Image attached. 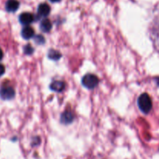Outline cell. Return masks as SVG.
<instances>
[{
    "mask_svg": "<svg viewBox=\"0 0 159 159\" xmlns=\"http://www.w3.org/2000/svg\"><path fill=\"white\" fill-rule=\"evenodd\" d=\"M138 105L141 112L148 113L152 109V101L151 97L147 93H143L138 99Z\"/></svg>",
    "mask_w": 159,
    "mask_h": 159,
    "instance_id": "1",
    "label": "cell"
},
{
    "mask_svg": "<svg viewBox=\"0 0 159 159\" xmlns=\"http://www.w3.org/2000/svg\"><path fill=\"white\" fill-rule=\"evenodd\" d=\"M82 84L84 87L89 89H93L99 84V79L97 76L93 74H87L83 76L82 79Z\"/></svg>",
    "mask_w": 159,
    "mask_h": 159,
    "instance_id": "2",
    "label": "cell"
},
{
    "mask_svg": "<svg viewBox=\"0 0 159 159\" xmlns=\"http://www.w3.org/2000/svg\"><path fill=\"white\" fill-rule=\"evenodd\" d=\"M15 96V90L11 86H3L0 89V98L4 100H10Z\"/></svg>",
    "mask_w": 159,
    "mask_h": 159,
    "instance_id": "3",
    "label": "cell"
},
{
    "mask_svg": "<svg viewBox=\"0 0 159 159\" xmlns=\"http://www.w3.org/2000/svg\"><path fill=\"white\" fill-rule=\"evenodd\" d=\"M34 20V15L30 13V12H23V13L20 14V17H19V21H20V23L21 24L24 25V26H29L30 23H33Z\"/></svg>",
    "mask_w": 159,
    "mask_h": 159,
    "instance_id": "4",
    "label": "cell"
},
{
    "mask_svg": "<svg viewBox=\"0 0 159 159\" xmlns=\"http://www.w3.org/2000/svg\"><path fill=\"white\" fill-rule=\"evenodd\" d=\"M61 123L63 124H70L74 120V114L71 111L66 110L61 116Z\"/></svg>",
    "mask_w": 159,
    "mask_h": 159,
    "instance_id": "5",
    "label": "cell"
},
{
    "mask_svg": "<svg viewBox=\"0 0 159 159\" xmlns=\"http://www.w3.org/2000/svg\"><path fill=\"white\" fill-rule=\"evenodd\" d=\"M50 89L56 93H61L65 89V83L62 81H54L50 85Z\"/></svg>",
    "mask_w": 159,
    "mask_h": 159,
    "instance_id": "6",
    "label": "cell"
},
{
    "mask_svg": "<svg viewBox=\"0 0 159 159\" xmlns=\"http://www.w3.org/2000/svg\"><path fill=\"white\" fill-rule=\"evenodd\" d=\"M20 7V2L17 0H8L6 4V9L9 12H15Z\"/></svg>",
    "mask_w": 159,
    "mask_h": 159,
    "instance_id": "7",
    "label": "cell"
},
{
    "mask_svg": "<svg viewBox=\"0 0 159 159\" xmlns=\"http://www.w3.org/2000/svg\"><path fill=\"white\" fill-rule=\"evenodd\" d=\"M37 12L40 16L46 17L51 12V7L46 3H42V4L39 5L38 8H37Z\"/></svg>",
    "mask_w": 159,
    "mask_h": 159,
    "instance_id": "8",
    "label": "cell"
},
{
    "mask_svg": "<svg viewBox=\"0 0 159 159\" xmlns=\"http://www.w3.org/2000/svg\"><path fill=\"white\" fill-rule=\"evenodd\" d=\"M21 35L25 40H29L34 37V30L32 27L30 26H26L23 27L21 30Z\"/></svg>",
    "mask_w": 159,
    "mask_h": 159,
    "instance_id": "9",
    "label": "cell"
},
{
    "mask_svg": "<svg viewBox=\"0 0 159 159\" xmlns=\"http://www.w3.org/2000/svg\"><path fill=\"white\" fill-rule=\"evenodd\" d=\"M51 28H52V23H51V22L48 19H44V20H43L40 22V29L43 33L50 32Z\"/></svg>",
    "mask_w": 159,
    "mask_h": 159,
    "instance_id": "10",
    "label": "cell"
},
{
    "mask_svg": "<svg viewBox=\"0 0 159 159\" xmlns=\"http://www.w3.org/2000/svg\"><path fill=\"white\" fill-rule=\"evenodd\" d=\"M48 57H49L51 60L57 61L61 58V54L59 51H56V50L51 49L48 53Z\"/></svg>",
    "mask_w": 159,
    "mask_h": 159,
    "instance_id": "11",
    "label": "cell"
},
{
    "mask_svg": "<svg viewBox=\"0 0 159 159\" xmlns=\"http://www.w3.org/2000/svg\"><path fill=\"white\" fill-rule=\"evenodd\" d=\"M34 41H35V43H37V44L41 45L45 43L44 37H43L42 35H37L36 37H34Z\"/></svg>",
    "mask_w": 159,
    "mask_h": 159,
    "instance_id": "12",
    "label": "cell"
},
{
    "mask_svg": "<svg viewBox=\"0 0 159 159\" xmlns=\"http://www.w3.org/2000/svg\"><path fill=\"white\" fill-rule=\"evenodd\" d=\"M23 51H24V53L26 54H28V55L30 54H30H32L34 53V50L30 44H27L23 48Z\"/></svg>",
    "mask_w": 159,
    "mask_h": 159,
    "instance_id": "13",
    "label": "cell"
},
{
    "mask_svg": "<svg viewBox=\"0 0 159 159\" xmlns=\"http://www.w3.org/2000/svg\"><path fill=\"white\" fill-rule=\"evenodd\" d=\"M5 70H6L5 69V67L3 66L2 65H1V64H0V76H2L3 74H4Z\"/></svg>",
    "mask_w": 159,
    "mask_h": 159,
    "instance_id": "14",
    "label": "cell"
},
{
    "mask_svg": "<svg viewBox=\"0 0 159 159\" xmlns=\"http://www.w3.org/2000/svg\"><path fill=\"white\" fill-rule=\"evenodd\" d=\"M2 57H3V52H2V51L1 48H0V61L2 59Z\"/></svg>",
    "mask_w": 159,
    "mask_h": 159,
    "instance_id": "15",
    "label": "cell"
},
{
    "mask_svg": "<svg viewBox=\"0 0 159 159\" xmlns=\"http://www.w3.org/2000/svg\"><path fill=\"white\" fill-rule=\"evenodd\" d=\"M50 1H51V2H59L60 0H50Z\"/></svg>",
    "mask_w": 159,
    "mask_h": 159,
    "instance_id": "16",
    "label": "cell"
}]
</instances>
